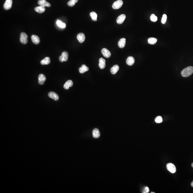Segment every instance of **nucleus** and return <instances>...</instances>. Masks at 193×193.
<instances>
[{
  "label": "nucleus",
  "instance_id": "obj_1",
  "mask_svg": "<svg viewBox=\"0 0 193 193\" xmlns=\"http://www.w3.org/2000/svg\"><path fill=\"white\" fill-rule=\"evenodd\" d=\"M193 73V67L189 66L186 68L182 70L181 75L183 77H188L191 75Z\"/></svg>",
  "mask_w": 193,
  "mask_h": 193
},
{
  "label": "nucleus",
  "instance_id": "obj_2",
  "mask_svg": "<svg viewBox=\"0 0 193 193\" xmlns=\"http://www.w3.org/2000/svg\"><path fill=\"white\" fill-rule=\"evenodd\" d=\"M123 2L122 0H118L114 2L112 5V7L114 9H118L121 7L123 4Z\"/></svg>",
  "mask_w": 193,
  "mask_h": 193
},
{
  "label": "nucleus",
  "instance_id": "obj_3",
  "mask_svg": "<svg viewBox=\"0 0 193 193\" xmlns=\"http://www.w3.org/2000/svg\"><path fill=\"white\" fill-rule=\"evenodd\" d=\"M28 35L25 33H22L20 37V42L22 44H26L28 42Z\"/></svg>",
  "mask_w": 193,
  "mask_h": 193
},
{
  "label": "nucleus",
  "instance_id": "obj_4",
  "mask_svg": "<svg viewBox=\"0 0 193 193\" xmlns=\"http://www.w3.org/2000/svg\"><path fill=\"white\" fill-rule=\"evenodd\" d=\"M68 54L67 52H64L59 58V61L61 62L66 61L68 60Z\"/></svg>",
  "mask_w": 193,
  "mask_h": 193
},
{
  "label": "nucleus",
  "instance_id": "obj_5",
  "mask_svg": "<svg viewBox=\"0 0 193 193\" xmlns=\"http://www.w3.org/2000/svg\"><path fill=\"white\" fill-rule=\"evenodd\" d=\"M167 168L168 170L171 173H174L176 172V167L172 163H168L167 165Z\"/></svg>",
  "mask_w": 193,
  "mask_h": 193
},
{
  "label": "nucleus",
  "instance_id": "obj_6",
  "mask_svg": "<svg viewBox=\"0 0 193 193\" xmlns=\"http://www.w3.org/2000/svg\"><path fill=\"white\" fill-rule=\"evenodd\" d=\"M12 0H6L4 5V8L6 10L9 9L12 5Z\"/></svg>",
  "mask_w": 193,
  "mask_h": 193
},
{
  "label": "nucleus",
  "instance_id": "obj_7",
  "mask_svg": "<svg viewBox=\"0 0 193 193\" xmlns=\"http://www.w3.org/2000/svg\"><path fill=\"white\" fill-rule=\"evenodd\" d=\"M126 18V16L124 14H122L118 17L117 19V22L119 24L123 23Z\"/></svg>",
  "mask_w": 193,
  "mask_h": 193
},
{
  "label": "nucleus",
  "instance_id": "obj_8",
  "mask_svg": "<svg viewBox=\"0 0 193 193\" xmlns=\"http://www.w3.org/2000/svg\"><path fill=\"white\" fill-rule=\"evenodd\" d=\"M102 54L106 58H109L111 56V53L110 51L106 48H103L101 51Z\"/></svg>",
  "mask_w": 193,
  "mask_h": 193
},
{
  "label": "nucleus",
  "instance_id": "obj_9",
  "mask_svg": "<svg viewBox=\"0 0 193 193\" xmlns=\"http://www.w3.org/2000/svg\"><path fill=\"white\" fill-rule=\"evenodd\" d=\"M38 4L40 6L42 7H50L51 6V4L47 2L45 0H39Z\"/></svg>",
  "mask_w": 193,
  "mask_h": 193
},
{
  "label": "nucleus",
  "instance_id": "obj_10",
  "mask_svg": "<svg viewBox=\"0 0 193 193\" xmlns=\"http://www.w3.org/2000/svg\"><path fill=\"white\" fill-rule=\"evenodd\" d=\"M46 80L45 76L42 74H40L38 76V83L40 85H43Z\"/></svg>",
  "mask_w": 193,
  "mask_h": 193
},
{
  "label": "nucleus",
  "instance_id": "obj_11",
  "mask_svg": "<svg viewBox=\"0 0 193 193\" xmlns=\"http://www.w3.org/2000/svg\"><path fill=\"white\" fill-rule=\"evenodd\" d=\"M48 95V96H49V97L52 98L54 100L56 101L58 100L59 98L58 96L56 93L53 92H51L49 93Z\"/></svg>",
  "mask_w": 193,
  "mask_h": 193
},
{
  "label": "nucleus",
  "instance_id": "obj_12",
  "mask_svg": "<svg viewBox=\"0 0 193 193\" xmlns=\"http://www.w3.org/2000/svg\"><path fill=\"white\" fill-rule=\"evenodd\" d=\"M77 39L78 40L79 42L80 43H83L85 41V35L83 33H79L77 36Z\"/></svg>",
  "mask_w": 193,
  "mask_h": 193
},
{
  "label": "nucleus",
  "instance_id": "obj_13",
  "mask_svg": "<svg viewBox=\"0 0 193 193\" xmlns=\"http://www.w3.org/2000/svg\"><path fill=\"white\" fill-rule=\"evenodd\" d=\"M99 67L101 69H103L105 67V61L103 58H101L99 61Z\"/></svg>",
  "mask_w": 193,
  "mask_h": 193
},
{
  "label": "nucleus",
  "instance_id": "obj_14",
  "mask_svg": "<svg viewBox=\"0 0 193 193\" xmlns=\"http://www.w3.org/2000/svg\"><path fill=\"white\" fill-rule=\"evenodd\" d=\"M135 62L134 58L133 57H129L126 60V63L128 65L131 66L134 64Z\"/></svg>",
  "mask_w": 193,
  "mask_h": 193
},
{
  "label": "nucleus",
  "instance_id": "obj_15",
  "mask_svg": "<svg viewBox=\"0 0 193 193\" xmlns=\"http://www.w3.org/2000/svg\"><path fill=\"white\" fill-rule=\"evenodd\" d=\"M31 39L32 42L35 44H38L40 42L39 38L37 35H32L31 37Z\"/></svg>",
  "mask_w": 193,
  "mask_h": 193
},
{
  "label": "nucleus",
  "instance_id": "obj_16",
  "mask_svg": "<svg viewBox=\"0 0 193 193\" xmlns=\"http://www.w3.org/2000/svg\"><path fill=\"white\" fill-rule=\"evenodd\" d=\"M92 135L93 137L96 138H98L100 136V133L97 128H95L93 130Z\"/></svg>",
  "mask_w": 193,
  "mask_h": 193
},
{
  "label": "nucleus",
  "instance_id": "obj_17",
  "mask_svg": "<svg viewBox=\"0 0 193 193\" xmlns=\"http://www.w3.org/2000/svg\"><path fill=\"white\" fill-rule=\"evenodd\" d=\"M126 43V39L125 38H121L118 42V46L120 48H123L125 47Z\"/></svg>",
  "mask_w": 193,
  "mask_h": 193
},
{
  "label": "nucleus",
  "instance_id": "obj_18",
  "mask_svg": "<svg viewBox=\"0 0 193 193\" xmlns=\"http://www.w3.org/2000/svg\"><path fill=\"white\" fill-rule=\"evenodd\" d=\"M73 85V82L71 80H68L64 85V88L66 89H68L70 87H72Z\"/></svg>",
  "mask_w": 193,
  "mask_h": 193
},
{
  "label": "nucleus",
  "instance_id": "obj_19",
  "mask_svg": "<svg viewBox=\"0 0 193 193\" xmlns=\"http://www.w3.org/2000/svg\"><path fill=\"white\" fill-rule=\"evenodd\" d=\"M119 70V67L118 66V65H115L110 69V72L113 75H115L118 71Z\"/></svg>",
  "mask_w": 193,
  "mask_h": 193
},
{
  "label": "nucleus",
  "instance_id": "obj_20",
  "mask_svg": "<svg viewBox=\"0 0 193 193\" xmlns=\"http://www.w3.org/2000/svg\"><path fill=\"white\" fill-rule=\"evenodd\" d=\"M79 72L81 74L84 73L85 72H87L89 70V68L84 64L81 67L79 68Z\"/></svg>",
  "mask_w": 193,
  "mask_h": 193
},
{
  "label": "nucleus",
  "instance_id": "obj_21",
  "mask_svg": "<svg viewBox=\"0 0 193 193\" xmlns=\"http://www.w3.org/2000/svg\"><path fill=\"white\" fill-rule=\"evenodd\" d=\"M35 10L38 13H42L45 11V7L40 6L36 7L35 8Z\"/></svg>",
  "mask_w": 193,
  "mask_h": 193
},
{
  "label": "nucleus",
  "instance_id": "obj_22",
  "mask_svg": "<svg viewBox=\"0 0 193 193\" xmlns=\"http://www.w3.org/2000/svg\"><path fill=\"white\" fill-rule=\"evenodd\" d=\"M50 62H51V60H50V58L49 57H45L40 61V63L43 65L49 64L50 63Z\"/></svg>",
  "mask_w": 193,
  "mask_h": 193
},
{
  "label": "nucleus",
  "instance_id": "obj_23",
  "mask_svg": "<svg viewBox=\"0 0 193 193\" xmlns=\"http://www.w3.org/2000/svg\"><path fill=\"white\" fill-rule=\"evenodd\" d=\"M90 15L92 18V21H97V14L95 12H92L90 13Z\"/></svg>",
  "mask_w": 193,
  "mask_h": 193
},
{
  "label": "nucleus",
  "instance_id": "obj_24",
  "mask_svg": "<svg viewBox=\"0 0 193 193\" xmlns=\"http://www.w3.org/2000/svg\"><path fill=\"white\" fill-rule=\"evenodd\" d=\"M157 41V39L154 38H150L148 39V43L150 44H154L156 43Z\"/></svg>",
  "mask_w": 193,
  "mask_h": 193
},
{
  "label": "nucleus",
  "instance_id": "obj_25",
  "mask_svg": "<svg viewBox=\"0 0 193 193\" xmlns=\"http://www.w3.org/2000/svg\"><path fill=\"white\" fill-rule=\"evenodd\" d=\"M78 0H70L67 3V5L69 7H72L75 5V4L78 2Z\"/></svg>",
  "mask_w": 193,
  "mask_h": 193
},
{
  "label": "nucleus",
  "instance_id": "obj_26",
  "mask_svg": "<svg viewBox=\"0 0 193 193\" xmlns=\"http://www.w3.org/2000/svg\"><path fill=\"white\" fill-rule=\"evenodd\" d=\"M56 23L58 26H59L60 28H65L66 26L65 24L63 23L62 22L59 21V20H57Z\"/></svg>",
  "mask_w": 193,
  "mask_h": 193
},
{
  "label": "nucleus",
  "instance_id": "obj_27",
  "mask_svg": "<svg viewBox=\"0 0 193 193\" xmlns=\"http://www.w3.org/2000/svg\"><path fill=\"white\" fill-rule=\"evenodd\" d=\"M150 19L153 22H156L157 21L158 19H157V17H156L155 14H152L150 17Z\"/></svg>",
  "mask_w": 193,
  "mask_h": 193
},
{
  "label": "nucleus",
  "instance_id": "obj_28",
  "mask_svg": "<svg viewBox=\"0 0 193 193\" xmlns=\"http://www.w3.org/2000/svg\"><path fill=\"white\" fill-rule=\"evenodd\" d=\"M155 121L156 123H161L162 122L163 119L161 117L158 116L155 119Z\"/></svg>",
  "mask_w": 193,
  "mask_h": 193
},
{
  "label": "nucleus",
  "instance_id": "obj_29",
  "mask_svg": "<svg viewBox=\"0 0 193 193\" xmlns=\"http://www.w3.org/2000/svg\"><path fill=\"white\" fill-rule=\"evenodd\" d=\"M167 15L165 14H164L163 15L162 18V20H161V22H162V23L163 24L165 23L166 21H167Z\"/></svg>",
  "mask_w": 193,
  "mask_h": 193
},
{
  "label": "nucleus",
  "instance_id": "obj_30",
  "mask_svg": "<svg viewBox=\"0 0 193 193\" xmlns=\"http://www.w3.org/2000/svg\"><path fill=\"white\" fill-rule=\"evenodd\" d=\"M149 187H145V189H143V193H149Z\"/></svg>",
  "mask_w": 193,
  "mask_h": 193
},
{
  "label": "nucleus",
  "instance_id": "obj_31",
  "mask_svg": "<svg viewBox=\"0 0 193 193\" xmlns=\"http://www.w3.org/2000/svg\"><path fill=\"white\" fill-rule=\"evenodd\" d=\"M191 185L192 187H193V181L192 182V183H191Z\"/></svg>",
  "mask_w": 193,
  "mask_h": 193
},
{
  "label": "nucleus",
  "instance_id": "obj_32",
  "mask_svg": "<svg viewBox=\"0 0 193 193\" xmlns=\"http://www.w3.org/2000/svg\"><path fill=\"white\" fill-rule=\"evenodd\" d=\"M191 166H192V167L193 168V163H192V164Z\"/></svg>",
  "mask_w": 193,
  "mask_h": 193
}]
</instances>
